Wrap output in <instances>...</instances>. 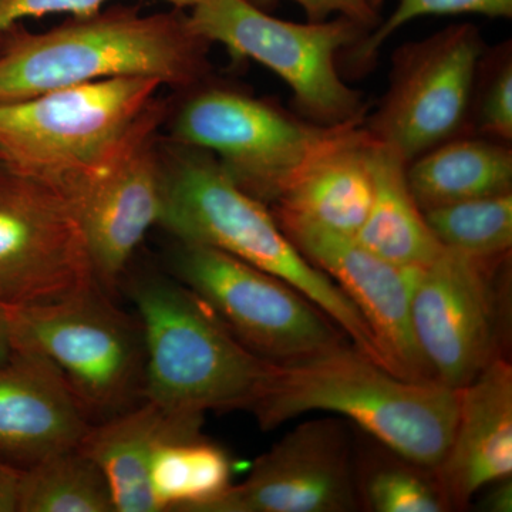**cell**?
I'll return each mask as SVG.
<instances>
[{"instance_id": "6da1fadb", "label": "cell", "mask_w": 512, "mask_h": 512, "mask_svg": "<svg viewBox=\"0 0 512 512\" xmlns=\"http://www.w3.org/2000/svg\"><path fill=\"white\" fill-rule=\"evenodd\" d=\"M249 410L265 431L311 412L345 416L393 453L434 468L453 439L458 390L402 379L348 345L302 362L272 363Z\"/></svg>"}, {"instance_id": "7a4b0ae2", "label": "cell", "mask_w": 512, "mask_h": 512, "mask_svg": "<svg viewBox=\"0 0 512 512\" xmlns=\"http://www.w3.org/2000/svg\"><path fill=\"white\" fill-rule=\"evenodd\" d=\"M0 36V104L117 77H151L185 89L208 70L207 40L174 12L101 9L47 32L15 25Z\"/></svg>"}, {"instance_id": "3957f363", "label": "cell", "mask_w": 512, "mask_h": 512, "mask_svg": "<svg viewBox=\"0 0 512 512\" xmlns=\"http://www.w3.org/2000/svg\"><path fill=\"white\" fill-rule=\"evenodd\" d=\"M163 86L151 77H117L0 104V165L73 201L156 134Z\"/></svg>"}, {"instance_id": "277c9868", "label": "cell", "mask_w": 512, "mask_h": 512, "mask_svg": "<svg viewBox=\"0 0 512 512\" xmlns=\"http://www.w3.org/2000/svg\"><path fill=\"white\" fill-rule=\"evenodd\" d=\"M158 224L180 242L220 249L291 285L386 369L372 330L348 296L296 249L268 205L241 190L207 151L180 144L170 150Z\"/></svg>"}, {"instance_id": "5b68a950", "label": "cell", "mask_w": 512, "mask_h": 512, "mask_svg": "<svg viewBox=\"0 0 512 512\" xmlns=\"http://www.w3.org/2000/svg\"><path fill=\"white\" fill-rule=\"evenodd\" d=\"M130 293L146 339L144 400L202 416L251 409L272 362L245 348L178 279H137Z\"/></svg>"}, {"instance_id": "8992f818", "label": "cell", "mask_w": 512, "mask_h": 512, "mask_svg": "<svg viewBox=\"0 0 512 512\" xmlns=\"http://www.w3.org/2000/svg\"><path fill=\"white\" fill-rule=\"evenodd\" d=\"M6 309L12 349L52 360L93 424L143 402V323L96 281L56 301Z\"/></svg>"}, {"instance_id": "52a82bcc", "label": "cell", "mask_w": 512, "mask_h": 512, "mask_svg": "<svg viewBox=\"0 0 512 512\" xmlns=\"http://www.w3.org/2000/svg\"><path fill=\"white\" fill-rule=\"evenodd\" d=\"M187 22L208 43H221L232 56L255 60L281 77L303 119L326 127L365 123L362 94L338 69L339 55L365 32L352 20L295 23L249 0H202Z\"/></svg>"}, {"instance_id": "ba28073f", "label": "cell", "mask_w": 512, "mask_h": 512, "mask_svg": "<svg viewBox=\"0 0 512 512\" xmlns=\"http://www.w3.org/2000/svg\"><path fill=\"white\" fill-rule=\"evenodd\" d=\"M174 272L245 348L268 362H302L352 345L302 293L220 249L180 242Z\"/></svg>"}, {"instance_id": "9c48e42d", "label": "cell", "mask_w": 512, "mask_h": 512, "mask_svg": "<svg viewBox=\"0 0 512 512\" xmlns=\"http://www.w3.org/2000/svg\"><path fill=\"white\" fill-rule=\"evenodd\" d=\"M340 127L319 126L272 101L214 86L185 101L173 134L175 144L207 151L241 190L274 205L293 175Z\"/></svg>"}, {"instance_id": "30bf717a", "label": "cell", "mask_w": 512, "mask_h": 512, "mask_svg": "<svg viewBox=\"0 0 512 512\" xmlns=\"http://www.w3.org/2000/svg\"><path fill=\"white\" fill-rule=\"evenodd\" d=\"M483 56V37L470 23L400 47L389 90L363 127L407 164L460 137L470 119Z\"/></svg>"}, {"instance_id": "8fae6325", "label": "cell", "mask_w": 512, "mask_h": 512, "mask_svg": "<svg viewBox=\"0 0 512 512\" xmlns=\"http://www.w3.org/2000/svg\"><path fill=\"white\" fill-rule=\"evenodd\" d=\"M94 281L86 232L73 202L56 188L0 165V303L52 302Z\"/></svg>"}, {"instance_id": "7c38bea8", "label": "cell", "mask_w": 512, "mask_h": 512, "mask_svg": "<svg viewBox=\"0 0 512 512\" xmlns=\"http://www.w3.org/2000/svg\"><path fill=\"white\" fill-rule=\"evenodd\" d=\"M494 268L444 248L417 271L410 302L414 338L431 377L451 389L473 382L497 356Z\"/></svg>"}, {"instance_id": "4fadbf2b", "label": "cell", "mask_w": 512, "mask_h": 512, "mask_svg": "<svg viewBox=\"0 0 512 512\" xmlns=\"http://www.w3.org/2000/svg\"><path fill=\"white\" fill-rule=\"evenodd\" d=\"M289 241L329 276L366 320L384 366L409 380H434L414 338L410 302L419 268L384 261L340 234L305 218L272 212Z\"/></svg>"}, {"instance_id": "5bb4252c", "label": "cell", "mask_w": 512, "mask_h": 512, "mask_svg": "<svg viewBox=\"0 0 512 512\" xmlns=\"http://www.w3.org/2000/svg\"><path fill=\"white\" fill-rule=\"evenodd\" d=\"M356 456L345 423L308 420L288 431L204 512H350L359 510Z\"/></svg>"}, {"instance_id": "9a60e30c", "label": "cell", "mask_w": 512, "mask_h": 512, "mask_svg": "<svg viewBox=\"0 0 512 512\" xmlns=\"http://www.w3.org/2000/svg\"><path fill=\"white\" fill-rule=\"evenodd\" d=\"M154 140L156 134L141 141L72 201L86 232L94 278L110 295L163 212L164 163Z\"/></svg>"}, {"instance_id": "2e32d148", "label": "cell", "mask_w": 512, "mask_h": 512, "mask_svg": "<svg viewBox=\"0 0 512 512\" xmlns=\"http://www.w3.org/2000/svg\"><path fill=\"white\" fill-rule=\"evenodd\" d=\"M93 421L59 367L12 349L0 363V456L20 467L79 447Z\"/></svg>"}, {"instance_id": "e0dca14e", "label": "cell", "mask_w": 512, "mask_h": 512, "mask_svg": "<svg viewBox=\"0 0 512 512\" xmlns=\"http://www.w3.org/2000/svg\"><path fill=\"white\" fill-rule=\"evenodd\" d=\"M433 470L450 511L466 510L481 488L511 477L512 367L503 357L458 389L453 439Z\"/></svg>"}, {"instance_id": "ac0fdd59", "label": "cell", "mask_w": 512, "mask_h": 512, "mask_svg": "<svg viewBox=\"0 0 512 512\" xmlns=\"http://www.w3.org/2000/svg\"><path fill=\"white\" fill-rule=\"evenodd\" d=\"M365 123L342 126L293 175L272 212L356 237L373 200L372 137Z\"/></svg>"}, {"instance_id": "d6986e66", "label": "cell", "mask_w": 512, "mask_h": 512, "mask_svg": "<svg viewBox=\"0 0 512 512\" xmlns=\"http://www.w3.org/2000/svg\"><path fill=\"white\" fill-rule=\"evenodd\" d=\"M202 414L178 413L148 400L94 423L80 443L109 481L116 512H160L151 467L168 440L201 433Z\"/></svg>"}, {"instance_id": "ffe728a7", "label": "cell", "mask_w": 512, "mask_h": 512, "mask_svg": "<svg viewBox=\"0 0 512 512\" xmlns=\"http://www.w3.org/2000/svg\"><path fill=\"white\" fill-rule=\"evenodd\" d=\"M406 167L396 151L372 138L373 200L355 239L384 261L424 268L444 247L410 192Z\"/></svg>"}, {"instance_id": "44dd1931", "label": "cell", "mask_w": 512, "mask_h": 512, "mask_svg": "<svg viewBox=\"0 0 512 512\" xmlns=\"http://www.w3.org/2000/svg\"><path fill=\"white\" fill-rule=\"evenodd\" d=\"M406 178L423 212L511 194L512 151L491 138L456 137L410 161Z\"/></svg>"}, {"instance_id": "7402d4cb", "label": "cell", "mask_w": 512, "mask_h": 512, "mask_svg": "<svg viewBox=\"0 0 512 512\" xmlns=\"http://www.w3.org/2000/svg\"><path fill=\"white\" fill-rule=\"evenodd\" d=\"M227 451L201 433L168 440L151 467V488L160 512H204L231 487Z\"/></svg>"}, {"instance_id": "603a6c76", "label": "cell", "mask_w": 512, "mask_h": 512, "mask_svg": "<svg viewBox=\"0 0 512 512\" xmlns=\"http://www.w3.org/2000/svg\"><path fill=\"white\" fill-rule=\"evenodd\" d=\"M19 512H116L109 481L79 447L25 468Z\"/></svg>"}, {"instance_id": "cb8c5ba5", "label": "cell", "mask_w": 512, "mask_h": 512, "mask_svg": "<svg viewBox=\"0 0 512 512\" xmlns=\"http://www.w3.org/2000/svg\"><path fill=\"white\" fill-rule=\"evenodd\" d=\"M359 507L373 512L450 511L433 468L407 460L380 444L356 457Z\"/></svg>"}, {"instance_id": "d4e9b609", "label": "cell", "mask_w": 512, "mask_h": 512, "mask_svg": "<svg viewBox=\"0 0 512 512\" xmlns=\"http://www.w3.org/2000/svg\"><path fill=\"white\" fill-rule=\"evenodd\" d=\"M427 224L450 251L498 265L512 247V194L456 202L424 211Z\"/></svg>"}, {"instance_id": "484cf974", "label": "cell", "mask_w": 512, "mask_h": 512, "mask_svg": "<svg viewBox=\"0 0 512 512\" xmlns=\"http://www.w3.org/2000/svg\"><path fill=\"white\" fill-rule=\"evenodd\" d=\"M383 2L384 0H370L375 8ZM461 13H476L488 18H511L512 0H399V5L386 22L380 23L379 28L370 35L360 37L340 56L350 70L359 74L375 62L377 52L387 39L412 20L423 16Z\"/></svg>"}, {"instance_id": "4316f807", "label": "cell", "mask_w": 512, "mask_h": 512, "mask_svg": "<svg viewBox=\"0 0 512 512\" xmlns=\"http://www.w3.org/2000/svg\"><path fill=\"white\" fill-rule=\"evenodd\" d=\"M485 66L483 82L474 89L471 114L478 133L491 140H512V57L511 46L500 47Z\"/></svg>"}, {"instance_id": "83f0119b", "label": "cell", "mask_w": 512, "mask_h": 512, "mask_svg": "<svg viewBox=\"0 0 512 512\" xmlns=\"http://www.w3.org/2000/svg\"><path fill=\"white\" fill-rule=\"evenodd\" d=\"M109 0H0V33L18 25L20 20L42 18L55 13L86 16L99 12ZM178 9L194 8L202 0H164Z\"/></svg>"}, {"instance_id": "f1b7e54d", "label": "cell", "mask_w": 512, "mask_h": 512, "mask_svg": "<svg viewBox=\"0 0 512 512\" xmlns=\"http://www.w3.org/2000/svg\"><path fill=\"white\" fill-rule=\"evenodd\" d=\"M249 2L261 8L278 0H249ZM291 2H295L305 10L309 22H323L333 13L352 20L365 30L372 28L377 22L376 8L370 0H291Z\"/></svg>"}, {"instance_id": "f546056e", "label": "cell", "mask_w": 512, "mask_h": 512, "mask_svg": "<svg viewBox=\"0 0 512 512\" xmlns=\"http://www.w3.org/2000/svg\"><path fill=\"white\" fill-rule=\"evenodd\" d=\"M25 467L0 456V512H19Z\"/></svg>"}, {"instance_id": "4dcf8cb0", "label": "cell", "mask_w": 512, "mask_h": 512, "mask_svg": "<svg viewBox=\"0 0 512 512\" xmlns=\"http://www.w3.org/2000/svg\"><path fill=\"white\" fill-rule=\"evenodd\" d=\"M490 493L483 501V510L491 512H511L512 511V483L511 477L495 481L491 484Z\"/></svg>"}, {"instance_id": "1f68e13d", "label": "cell", "mask_w": 512, "mask_h": 512, "mask_svg": "<svg viewBox=\"0 0 512 512\" xmlns=\"http://www.w3.org/2000/svg\"><path fill=\"white\" fill-rule=\"evenodd\" d=\"M10 353H12V342H10L8 309L0 303V363L6 362Z\"/></svg>"}]
</instances>
